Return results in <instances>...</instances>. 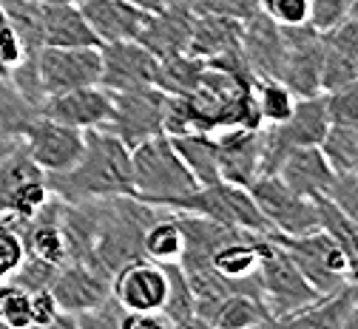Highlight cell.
I'll return each mask as SVG.
<instances>
[{
	"instance_id": "cell-29",
	"label": "cell",
	"mask_w": 358,
	"mask_h": 329,
	"mask_svg": "<svg viewBox=\"0 0 358 329\" xmlns=\"http://www.w3.org/2000/svg\"><path fill=\"white\" fill-rule=\"evenodd\" d=\"M165 278H168V287H165V301H162V312L168 315V321L182 329H194L196 326V315H194V290H191V281L185 275V270L179 267V261H165Z\"/></svg>"
},
{
	"instance_id": "cell-13",
	"label": "cell",
	"mask_w": 358,
	"mask_h": 329,
	"mask_svg": "<svg viewBox=\"0 0 358 329\" xmlns=\"http://www.w3.org/2000/svg\"><path fill=\"white\" fill-rule=\"evenodd\" d=\"M52 295L60 304V312L66 315H83V312H92L100 304H106L114 293H111V278L85 264V261H66L63 267H57L52 284H49Z\"/></svg>"
},
{
	"instance_id": "cell-28",
	"label": "cell",
	"mask_w": 358,
	"mask_h": 329,
	"mask_svg": "<svg viewBox=\"0 0 358 329\" xmlns=\"http://www.w3.org/2000/svg\"><path fill=\"white\" fill-rule=\"evenodd\" d=\"M319 205V221L322 230H327L341 247L347 264H350V284L358 290V221H352L347 213H341L327 196L316 199Z\"/></svg>"
},
{
	"instance_id": "cell-25",
	"label": "cell",
	"mask_w": 358,
	"mask_h": 329,
	"mask_svg": "<svg viewBox=\"0 0 358 329\" xmlns=\"http://www.w3.org/2000/svg\"><path fill=\"white\" fill-rule=\"evenodd\" d=\"M171 145L176 148L179 159L188 165V170L194 173V179L199 184H210L219 179V168H216V139L208 131H188V133H176L168 136Z\"/></svg>"
},
{
	"instance_id": "cell-36",
	"label": "cell",
	"mask_w": 358,
	"mask_h": 329,
	"mask_svg": "<svg viewBox=\"0 0 358 329\" xmlns=\"http://www.w3.org/2000/svg\"><path fill=\"white\" fill-rule=\"evenodd\" d=\"M26 247L20 239V230L9 216H0V281H9L15 270L23 264Z\"/></svg>"
},
{
	"instance_id": "cell-7",
	"label": "cell",
	"mask_w": 358,
	"mask_h": 329,
	"mask_svg": "<svg viewBox=\"0 0 358 329\" xmlns=\"http://www.w3.org/2000/svg\"><path fill=\"white\" fill-rule=\"evenodd\" d=\"M52 202L46 173L26 154L23 142L0 156V216L26 221Z\"/></svg>"
},
{
	"instance_id": "cell-12",
	"label": "cell",
	"mask_w": 358,
	"mask_h": 329,
	"mask_svg": "<svg viewBox=\"0 0 358 329\" xmlns=\"http://www.w3.org/2000/svg\"><path fill=\"white\" fill-rule=\"evenodd\" d=\"M157 71L159 57L137 40H117L100 45V85L108 91L157 85Z\"/></svg>"
},
{
	"instance_id": "cell-1",
	"label": "cell",
	"mask_w": 358,
	"mask_h": 329,
	"mask_svg": "<svg viewBox=\"0 0 358 329\" xmlns=\"http://www.w3.org/2000/svg\"><path fill=\"white\" fill-rule=\"evenodd\" d=\"M52 196L66 205L131 196V148L108 128L85 131V151L74 168L46 176Z\"/></svg>"
},
{
	"instance_id": "cell-34",
	"label": "cell",
	"mask_w": 358,
	"mask_h": 329,
	"mask_svg": "<svg viewBox=\"0 0 358 329\" xmlns=\"http://www.w3.org/2000/svg\"><path fill=\"white\" fill-rule=\"evenodd\" d=\"M0 318L9 329H31V298L29 290L15 281H0Z\"/></svg>"
},
{
	"instance_id": "cell-26",
	"label": "cell",
	"mask_w": 358,
	"mask_h": 329,
	"mask_svg": "<svg viewBox=\"0 0 358 329\" xmlns=\"http://www.w3.org/2000/svg\"><path fill=\"white\" fill-rule=\"evenodd\" d=\"M276 323L273 315L267 312L259 293H231L219 304L210 329H250V326H271Z\"/></svg>"
},
{
	"instance_id": "cell-20",
	"label": "cell",
	"mask_w": 358,
	"mask_h": 329,
	"mask_svg": "<svg viewBox=\"0 0 358 329\" xmlns=\"http://www.w3.org/2000/svg\"><path fill=\"white\" fill-rule=\"evenodd\" d=\"M276 176L290 187V191H296L299 196L322 199L330 191V184L336 179V170H333V165L327 162V156L322 154L319 145H310V148L290 151L279 162Z\"/></svg>"
},
{
	"instance_id": "cell-9",
	"label": "cell",
	"mask_w": 358,
	"mask_h": 329,
	"mask_svg": "<svg viewBox=\"0 0 358 329\" xmlns=\"http://www.w3.org/2000/svg\"><path fill=\"white\" fill-rule=\"evenodd\" d=\"M20 142L26 154L34 159V165L52 176L74 168V162L85 151V131H77L71 125L55 122L49 117H43L40 111L31 114V119L23 125Z\"/></svg>"
},
{
	"instance_id": "cell-22",
	"label": "cell",
	"mask_w": 358,
	"mask_h": 329,
	"mask_svg": "<svg viewBox=\"0 0 358 329\" xmlns=\"http://www.w3.org/2000/svg\"><path fill=\"white\" fill-rule=\"evenodd\" d=\"M80 12L97 34L100 45L117 40H137L148 17V12L134 6L131 0H85L80 3Z\"/></svg>"
},
{
	"instance_id": "cell-23",
	"label": "cell",
	"mask_w": 358,
	"mask_h": 329,
	"mask_svg": "<svg viewBox=\"0 0 358 329\" xmlns=\"http://www.w3.org/2000/svg\"><path fill=\"white\" fill-rule=\"evenodd\" d=\"M239 40H242V20L228 15H196L185 54L199 60H213L225 52L239 49Z\"/></svg>"
},
{
	"instance_id": "cell-48",
	"label": "cell",
	"mask_w": 358,
	"mask_h": 329,
	"mask_svg": "<svg viewBox=\"0 0 358 329\" xmlns=\"http://www.w3.org/2000/svg\"><path fill=\"white\" fill-rule=\"evenodd\" d=\"M0 329H9V326H6V321H3V318H0Z\"/></svg>"
},
{
	"instance_id": "cell-33",
	"label": "cell",
	"mask_w": 358,
	"mask_h": 329,
	"mask_svg": "<svg viewBox=\"0 0 358 329\" xmlns=\"http://www.w3.org/2000/svg\"><path fill=\"white\" fill-rule=\"evenodd\" d=\"M358 82V60H352L347 52L324 34V54H322V94L338 91Z\"/></svg>"
},
{
	"instance_id": "cell-32",
	"label": "cell",
	"mask_w": 358,
	"mask_h": 329,
	"mask_svg": "<svg viewBox=\"0 0 358 329\" xmlns=\"http://www.w3.org/2000/svg\"><path fill=\"white\" fill-rule=\"evenodd\" d=\"M319 148L336 173L355 170L358 168V122H330Z\"/></svg>"
},
{
	"instance_id": "cell-37",
	"label": "cell",
	"mask_w": 358,
	"mask_h": 329,
	"mask_svg": "<svg viewBox=\"0 0 358 329\" xmlns=\"http://www.w3.org/2000/svg\"><path fill=\"white\" fill-rule=\"evenodd\" d=\"M29 298H31V326H77L74 315L60 312V304L49 287L31 290Z\"/></svg>"
},
{
	"instance_id": "cell-35",
	"label": "cell",
	"mask_w": 358,
	"mask_h": 329,
	"mask_svg": "<svg viewBox=\"0 0 358 329\" xmlns=\"http://www.w3.org/2000/svg\"><path fill=\"white\" fill-rule=\"evenodd\" d=\"M29 54H31V52L26 49L23 37L17 34V29H15V23L9 20L6 9L0 6V77L9 80V74H12Z\"/></svg>"
},
{
	"instance_id": "cell-27",
	"label": "cell",
	"mask_w": 358,
	"mask_h": 329,
	"mask_svg": "<svg viewBox=\"0 0 358 329\" xmlns=\"http://www.w3.org/2000/svg\"><path fill=\"white\" fill-rule=\"evenodd\" d=\"M182 250H185V233L179 227L176 213L162 210L148 224L145 236H143V256L157 264H165V261H179Z\"/></svg>"
},
{
	"instance_id": "cell-10",
	"label": "cell",
	"mask_w": 358,
	"mask_h": 329,
	"mask_svg": "<svg viewBox=\"0 0 358 329\" xmlns=\"http://www.w3.org/2000/svg\"><path fill=\"white\" fill-rule=\"evenodd\" d=\"M111 119L108 131L120 136L128 148L140 145L143 139L162 133V117H165V91L159 85H140L111 91Z\"/></svg>"
},
{
	"instance_id": "cell-15",
	"label": "cell",
	"mask_w": 358,
	"mask_h": 329,
	"mask_svg": "<svg viewBox=\"0 0 358 329\" xmlns=\"http://www.w3.org/2000/svg\"><path fill=\"white\" fill-rule=\"evenodd\" d=\"M213 139L219 179L250 187L262 176V128H222Z\"/></svg>"
},
{
	"instance_id": "cell-43",
	"label": "cell",
	"mask_w": 358,
	"mask_h": 329,
	"mask_svg": "<svg viewBox=\"0 0 358 329\" xmlns=\"http://www.w3.org/2000/svg\"><path fill=\"white\" fill-rule=\"evenodd\" d=\"M307 3H310V23L319 31L336 29L350 12V0H307Z\"/></svg>"
},
{
	"instance_id": "cell-18",
	"label": "cell",
	"mask_w": 358,
	"mask_h": 329,
	"mask_svg": "<svg viewBox=\"0 0 358 329\" xmlns=\"http://www.w3.org/2000/svg\"><path fill=\"white\" fill-rule=\"evenodd\" d=\"M239 49H242V57L253 77H276L279 80V68H282V57H285V34H282V26L264 9H259L253 17L242 20Z\"/></svg>"
},
{
	"instance_id": "cell-8",
	"label": "cell",
	"mask_w": 358,
	"mask_h": 329,
	"mask_svg": "<svg viewBox=\"0 0 358 329\" xmlns=\"http://www.w3.org/2000/svg\"><path fill=\"white\" fill-rule=\"evenodd\" d=\"M248 191H250L259 213L264 216V221L271 224L273 233L301 236V233H310V230L322 227L316 199L299 196L276 173H262Z\"/></svg>"
},
{
	"instance_id": "cell-21",
	"label": "cell",
	"mask_w": 358,
	"mask_h": 329,
	"mask_svg": "<svg viewBox=\"0 0 358 329\" xmlns=\"http://www.w3.org/2000/svg\"><path fill=\"white\" fill-rule=\"evenodd\" d=\"M40 40L43 45H60V49L100 45L80 6L66 3V0H43L40 3Z\"/></svg>"
},
{
	"instance_id": "cell-19",
	"label": "cell",
	"mask_w": 358,
	"mask_h": 329,
	"mask_svg": "<svg viewBox=\"0 0 358 329\" xmlns=\"http://www.w3.org/2000/svg\"><path fill=\"white\" fill-rule=\"evenodd\" d=\"M60 207H63V202L57 196H52V202L43 210H37L31 219L15 221L17 230H20L26 256L43 258V261H49L55 267H63L69 261V242H66Z\"/></svg>"
},
{
	"instance_id": "cell-16",
	"label": "cell",
	"mask_w": 358,
	"mask_h": 329,
	"mask_svg": "<svg viewBox=\"0 0 358 329\" xmlns=\"http://www.w3.org/2000/svg\"><path fill=\"white\" fill-rule=\"evenodd\" d=\"M194 17H196V12L191 6V0H171L162 9L148 12V17L137 34V43H143L159 60L173 57V54H185L191 29H194Z\"/></svg>"
},
{
	"instance_id": "cell-30",
	"label": "cell",
	"mask_w": 358,
	"mask_h": 329,
	"mask_svg": "<svg viewBox=\"0 0 358 329\" xmlns=\"http://www.w3.org/2000/svg\"><path fill=\"white\" fill-rule=\"evenodd\" d=\"M34 108L20 97L17 88L0 77V156L20 145L23 125L31 119Z\"/></svg>"
},
{
	"instance_id": "cell-38",
	"label": "cell",
	"mask_w": 358,
	"mask_h": 329,
	"mask_svg": "<svg viewBox=\"0 0 358 329\" xmlns=\"http://www.w3.org/2000/svg\"><path fill=\"white\" fill-rule=\"evenodd\" d=\"M327 199H330L341 213H347L352 221H358V168H355V170L336 173L330 191H327Z\"/></svg>"
},
{
	"instance_id": "cell-24",
	"label": "cell",
	"mask_w": 358,
	"mask_h": 329,
	"mask_svg": "<svg viewBox=\"0 0 358 329\" xmlns=\"http://www.w3.org/2000/svg\"><path fill=\"white\" fill-rule=\"evenodd\" d=\"M358 307V290L352 284L336 290V293H327V295H319L310 307L299 309L296 315H290L287 326H307V329H350V318Z\"/></svg>"
},
{
	"instance_id": "cell-5",
	"label": "cell",
	"mask_w": 358,
	"mask_h": 329,
	"mask_svg": "<svg viewBox=\"0 0 358 329\" xmlns=\"http://www.w3.org/2000/svg\"><path fill=\"white\" fill-rule=\"evenodd\" d=\"M171 213H194V216H205V219H213V221L228 224V227L271 233V224H267L264 216L259 213L248 187L231 184L225 179H216L210 184H199L194 193L173 202Z\"/></svg>"
},
{
	"instance_id": "cell-45",
	"label": "cell",
	"mask_w": 358,
	"mask_h": 329,
	"mask_svg": "<svg viewBox=\"0 0 358 329\" xmlns=\"http://www.w3.org/2000/svg\"><path fill=\"white\" fill-rule=\"evenodd\" d=\"M134 6H140V9H145V12H157V9H162L165 3H171V0H131Z\"/></svg>"
},
{
	"instance_id": "cell-41",
	"label": "cell",
	"mask_w": 358,
	"mask_h": 329,
	"mask_svg": "<svg viewBox=\"0 0 358 329\" xmlns=\"http://www.w3.org/2000/svg\"><path fill=\"white\" fill-rule=\"evenodd\" d=\"M330 122H358V82L324 94Z\"/></svg>"
},
{
	"instance_id": "cell-14",
	"label": "cell",
	"mask_w": 358,
	"mask_h": 329,
	"mask_svg": "<svg viewBox=\"0 0 358 329\" xmlns=\"http://www.w3.org/2000/svg\"><path fill=\"white\" fill-rule=\"evenodd\" d=\"M111 91L103 85H83L74 91H63L40 103V114L55 122L71 125L77 131H94L106 128L111 119Z\"/></svg>"
},
{
	"instance_id": "cell-4",
	"label": "cell",
	"mask_w": 358,
	"mask_h": 329,
	"mask_svg": "<svg viewBox=\"0 0 358 329\" xmlns=\"http://www.w3.org/2000/svg\"><path fill=\"white\" fill-rule=\"evenodd\" d=\"M256 281H259V295L276 323L287 321L290 315H296L299 309L310 307L319 298V293L307 284V278L299 272L290 256L271 236H267V244H264Z\"/></svg>"
},
{
	"instance_id": "cell-2",
	"label": "cell",
	"mask_w": 358,
	"mask_h": 329,
	"mask_svg": "<svg viewBox=\"0 0 358 329\" xmlns=\"http://www.w3.org/2000/svg\"><path fill=\"white\" fill-rule=\"evenodd\" d=\"M199 182L179 159L168 133H157L131 148V196L151 207L171 210L173 202L194 193Z\"/></svg>"
},
{
	"instance_id": "cell-3",
	"label": "cell",
	"mask_w": 358,
	"mask_h": 329,
	"mask_svg": "<svg viewBox=\"0 0 358 329\" xmlns=\"http://www.w3.org/2000/svg\"><path fill=\"white\" fill-rule=\"evenodd\" d=\"M299 267V272L307 278V284L319 295L336 293L350 284V264L336 244V239L327 230H310L301 236H285V233H267Z\"/></svg>"
},
{
	"instance_id": "cell-39",
	"label": "cell",
	"mask_w": 358,
	"mask_h": 329,
	"mask_svg": "<svg viewBox=\"0 0 358 329\" xmlns=\"http://www.w3.org/2000/svg\"><path fill=\"white\" fill-rule=\"evenodd\" d=\"M57 267L49 264V261H43V258H34V256H26L23 264L15 270V275L9 281H15L17 287L23 290H40V287H49L52 284V278H55Z\"/></svg>"
},
{
	"instance_id": "cell-46",
	"label": "cell",
	"mask_w": 358,
	"mask_h": 329,
	"mask_svg": "<svg viewBox=\"0 0 358 329\" xmlns=\"http://www.w3.org/2000/svg\"><path fill=\"white\" fill-rule=\"evenodd\" d=\"M350 17H358V0H350V12H347Z\"/></svg>"
},
{
	"instance_id": "cell-49",
	"label": "cell",
	"mask_w": 358,
	"mask_h": 329,
	"mask_svg": "<svg viewBox=\"0 0 358 329\" xmlns=\"http://www.w3.org/2000/svg\"><path fill=\"white\" fill-rule=\"evenodd\" d=\"M31 3H43V0H31Z\"/></svg>"
},
{
	"instance_id": "cell-11",
	"label": "cell",
	"mask_w": 358,
	"mask_h": 329,
	"mask_svg": "<svg viewBox=\"0 0 358 329\" xmlns=\"http://www.w3.org/2000/svg\"><path fill=\"white\" fill-rule=\"evenodd\" d=\"M285 34V57L279 80L296 97L322 94V54H324V31L313 23L282 26Z\"/></svg>"
},
{
	"instance_id": "cell-31",
	"label": "cell",
	"mask_w": 358,
	"mask_h": 329,
	"mask_svg": "<svg viewBox=\"0 0 358 329\" xmlns=\"http://www.w3.org/2000/svg\"><path fill=\"white\" fill-rule=\"evenodd\" d=\"M253 100L262 117V125H279L293 114L296 94L276 77H253Z\"/></svg>"
},
{
	"instance_id": "cell-42",
	"label": "cell",
	"mask_w": 358,
	"mask_h": 329,
	"mask_svg": "<svg viewBox=\"0 0 358 329\" xmlns=\"http://www.w3.org/2000/svg\"><path fill=\"white\" fill-rule=\"evenodd\" d=\"M262 9L279 26L310 23V3L307 0H262Z\"/></svg>"
},
{
	"instance_id": "cell-47",
	"label": "cell",
	"mask_w": 358,
	"mask_h": 329,
	"mask_svg": "<svg viewBox=\"0 0 358 329\" xmlns=\"http://www.w3.org/2000/svg\"><path fill=\"white\" fill-rule=\"evenodd\" d=\"M66 3H77L80 6V3H85V0H66Z\"/></svg>"
},
{
	"instance_id": "cell-44",
	"label": "cell",
	"mask_w": 358,
	"mask_h": 329,
	"mask_svg": "<svg viewBox=\"0 0 358 329\" xmlns=\"http://www.w3.org/2000/svg\"><path fill=\"white\" fill-rule=\"evenodd\" d=\"M120 329H173V323L168 321V315L162 309H151V312H122Z\"/></svg>"
},
{
	"instance_id": "cell-6",
	"label": "cell",
	"mask_w": 358,
	"mask_h": 329,
	"mask_svg": "<svg viewBox=\"0 0 358 329\" xmlns=\"http://www.w3.org/2000/svg\"><path fill=\"white\" fill-rule=\"evenodd\" d=\"M31 68L43 100L83 85H100V45H80V49L40 45L31 54Z\"/></svg>"
},
{
	"instance_id": "cell-17",
	"label": "cell",
	"mask_w": 358,
	"mask_h": 329,
	"mask_svg": "<svg viewBox=\"0 0 358 329\" xmlns=\"http://www.w3.org/2000/svg\"><path fill=\"white\" fill-rule=\"evenodd\" d=\"M165 267L151 261V258H137L125 264L114 281H111V293L120 301V307H125L128 312H151V309H162L165 301Z\"/></svg>"
},
{
	"instance_id": "cell-40",
	"label": "cell",
	"mask_w": 358,
	"mask_h": 329,
	"mask_svg": "<svg viewBox=\"0 0 358 329\" xmlns=\"http://www.w3.org/2000/svg\"><path fill=\"white\" fill-rule=\"evenodd\" d=\"M196 15H228L236 20H248L262 9V0H191Z\"/></svg>"
}]
</instances>
